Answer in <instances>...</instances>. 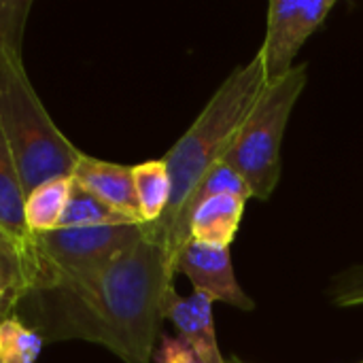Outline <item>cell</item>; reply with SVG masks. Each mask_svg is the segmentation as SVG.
<instances>
[{
	"instance_id": "cell-1",
	"label": "cell",
	"mask_w": 363,
	"mask_h": 363,
	"mask_svg": "<svg viewBox=\"0 0 363 363\" xmlns=\"http://www.w3.org/2000/svg\"><path fill=\"white\" fill-rule=\"evenodd\" d=\"M174 277L164 245L145 230L102 268L30 287L15 315L45 342L85 340L123 363H151Z\"/></svg>"
},
{
	"instance_id": "cell-2",
	"label": "cell",
	"mask_w": 363,
	"mask_h": 363,
	"mask_svg": "<svg viewBox=\"0 0 363 363\" xmlns=\"http://www.w3.org/2000/svg\"><path fill=\"white\" fill-rule=\"evenodd\" d=\"M266 85V70L257 55L249 64L234 68L189 130L162 157L172 187L170 202L162 219L155 225H145V230L164 245L172 266L189 242L191 200L202 179L225 160Z\"/></svg>"
},
{
	"instance_id": "cell-3",
	"label": "cell",
	"mask_w": 363,
	"mask_h": 363,
	"mask_svg": "<svg viewBox=\"0 0 363 363\" xmlns=\"http://www.w3.org/2000/svg\"><path fill=\"white\" fill-rule=\"evenodd\" d=\"M0 130L11 149L23 198L57 177H72L81 151L53 123L32 87L21 49L0 55Z\"/></svg>"
},
{
	"instance_id": "cell-4",
	"label": "cell",
	"mask_w": 363,
	"mask_h": 363,
	"mask_svg": "<svg viewBox=\"0 0 363 363\" xmlns=\"http://www.w3.org/2000/svg\"><path fill=\"white\" fill-rule=\"evenodd\" d=\"M306 81L308 66L298 64L283 79L268 83L223 160L245 179L257 200H270L281 181L285 130Z\"/></svg>"
},
{
	"instance_id": "cell-5",
	"label": "cell",
	"mask_w": 363,
	"mask_h": 363,
	"mask_svg": "<svg viewBox=\"0 0 363 363\" xmlns=\"http://www.w3.org/2000/svg\"><path fill=\"white\" fill-rule=\"evenodd\" d=\"M143 234L145 225L140 223L57 228L45 234H30L32 287L94 272L132 247Z\"/></svg>"
},
{
	"instance_id": "cell-6",
	"label": "cell",
	"mask_w": 363,
	"mask_h": 363,
	"mask_svg": "<svg viewBox=\"0 0 363 363\" xmlns=\"http://www.w3.org/2000/svg\"><path fill=\"white\" fill-rule=\"evenodd\" d=\"M334 4V0H270L266 36L255 53L264 64L268 83L296 68L300 49L323 26Z\"/></svg>"
},
{
	"instance_id": "cell-7",
	"label": "cell",
	"mask_w": 363,
	"mask_h": 363,
	"mask_svg": "<svg viewBox=\"0 0 363 363\" xmlns=\"http://www.w3.org/2000/svg\"><path fill=\"white\" fill-rule=\"evenodd\" d=\"M174 270L177 274L187 277L194 291L204 294L213 302H223L247 313L255 308V302L245 294L234 274L232 255L225 247H211L189 240L181 249L174 262Z\"/></svg>"
},
{
	"instance_id": "cell-8",
	"label": "cell",
	"mask_w": 363,
	"mask_h": 363,
	"mask_svg": "<svg viewBox=\"0 0 363 363\" xmlns=\"http://www.w3.org/2000/svg\"><path fill=\"white\" fill-rule=\"evenodd\" d=\"M213 300L194 291L191 296H179L174 289L164 304V319H168L179 338L185 340L202 359V363H228L223 359L213 319Z\"/></svg>"
},
{
	"instance_id": "cell-9",
	"label": "cell",
	"mask_w": 363,
	"mask_h": 363,
	"mask_svg": "<svg viewBox=\"0 0 363 363\" xmlns=\"http://www.w3.org/2000/svg\"><path fill=\"white\" fill-rule=\"evenodd\" d=\"M72 179L81 187H85L89 194L100 198L104 204H108L113 211L143 225L138 202H136V191H134L132 166H123V164H115V162H106V160H98L87 153H81L77 160Z\"/></svg>"
},
{
	"instance_id": "cell-10",
	"label": "cell",
	"mask_w": 363,
	"mask_h": 363,
	"mask_svg": "<svg viewBox=\"0 0 363 363\" xmlns=\"http://www.w3.org/2000/svg\"><path fill=\"white\" fill-rule=\"evenodd\" d=\"M247 202L236 196H211L202 200L189 219V240L211 247H225L234 242Z\"/></svg>"
},
{
	"instance_id": "cell-11",
	"label": "cell",
	"mask_w": 363,
	"mask_h": 363,
	"mask_svg": "<svg viewBox=\"0 0 363 363\" xmlns=\"http://www.w3.org/2000/svg\"><path fill=\"white\" fill-rule=\"evenodd\" d=\"M74 179L57 177L40 183L23 198V221L30 234H45L57 230L64 208L70 198Z\"/></svg>"
},
{
	"instance_id": "cell-12",
	"label": "cell",
	"mask_w": 363,
	"mask_h": 363,
	"mask_svg": "<svg viewBox=\"0 0 363 363\" xmlns=\"http://www.w3.org/2000/svg\"><path fill=\"white\" fill-rule=\"evenodd\" d=\"M0 230L30 247V232L23 221V187L6 145V138L0 130Z\"/></svg>"
},
{
	"instance_id": "cell-13",
	"label": "cell",
	"mask_w": 363,
	"mask_h": 363,
	"mask_svg": "<svg viewBox=\"0 0 363 363\" xmlns=\"http://www.w3.org/2000/svg\"><path fill=\"white\" fill-rule=\"evenodd\" d=\"M134 191L143 225H155L170 202V177L164 160H151L132 166Z\"/></svg>"
},
{
	"instance_id": "cell-14",
	"label": "cell",
	"mask_w": 363,
	"mask_h": 363,
	"mask_svg": "<svg viewBox=\"0 0 363 363\" xmlns=\"http://www.w3.org/2000/svg\"><path fill=\"white\" fill-rule=\"evenodd\" d=\"M34 266L30 247L21 245L4 230H0V296L19 298L32 287Z\"/></svg>"
},
{
	"instance_id": "cell-15",
	"label": "cell",
	"mask_w": 363,
	"mask_h": 363,
	"mask_svg": "<svg viewBox=\"0 0 363 363\" xmlns=\"http://www.w3.org/2000/svg\"><path fill=\"white\" fill-rule=\"evenodd\" d=\"M123 223H136V221L113 211L108 204H104L100 198H96L74 181L57 228H94V225H123Z\"/></svg>"
},
{
	"instance_id": "cell-16",
	"label": "cell",
	"mask_w": 363,
	"mask_h": 363,
	"mask_svg": "<svg viewBox=\"0 0 363 363\" xmlns=\"http://www.w3.org/2000/svg\"><path fill=\"white\" fill-rule=\"evenodd\" d=\"M43 345V336L17 315L0 321V363H36Z\"/></svg>"
},
{
	"instance_id": "cell-17",
	"label": "cell",
	"mask_w": 363,
	"mask_h": 363,
	"mask_svg": "<svg viewBox=\"0 0 363 363\" xmlns=\"http://www.w3.org/2000/svg\"><path fill=\"white\" fill-rule=\"evenodd\" d=\"M211 196H236V198H240L245 202H249L253 198L249 185L245 183V179L230 164H225V162H219L202 179V183H200V187H198V191H196V196L191 200V213H194V208L202 200H206Z\"/></svg>"
},
{
	"instance_id": "cell-18",
	"label": "cell",
	"mask_w": 363,
	"mask_h": 363,
	"mask_svg": "<svg viewBox=\"0 0 363 363\" xmlns=\"http://www.w3.org/2000/svg\"><path fill=\"white\" fill-rule=\"evenodd\" d=\"M30 11V0H0V55L13 49H21Z\"/></svg>"
},
{
	"instance_id": "cell-19",
	"label": "cell",
	"mask_w": 363,
	"mask_h": 363,
	"mask_svg": "<svg viewBox=\"0 0 363 363\" xmlns=\"http://www.w3.org/2000/svg\"><path fill=\"white\" fill-rule=\"evenodd\" d=\"M328 298L340 308L363 306V264L334 274L328 283Z\"/></svg>"
},
{
	"instance_id": "cell-20",
	"label": "cell",
	"mask_w": 363,
	"mask_h": 363,
	"mask_svg": "<svg viewBox=\"0 0 363 363\" xmlns=\"http://www.w3.org/2000/svg\"><path fill=\"white\" fill-rule=\"evenodd\" d=\"M153 362L155 363H202L198 357V353L179 336H162L160 349H155L153 353Z\"/></svg>"
},
{
	"instance_id": "cell-21",
	"label": "cell",
	"mask_w": 363,
	"mask_h": 363,
	"mask_svg": "<svg viewBox=\"0 0 363 363\" xmlns=\"http://www.w3.org/2000/svg\"><path fill=\"white\" fill-rule=\"evenodd\" d=\"M15 308H17V300L15 298L0 296V321H4L6 317L15 315Z\"/></svg>"
},
{
	"instance_id": "cell-22",
	"label": "cell",
	"mask_w": 363,
	"mask_h": 363,
	"mask_svg": "<svg viewBox=\"0 0 363 363\" xmlns=\"http://www.w3.org/2000/svg\"><path fill=\"white\" fill-rule=\"evenodd\" d=\"M228 363H242V362H240V359H230Z\"/></svg>"
}]
</instances>
